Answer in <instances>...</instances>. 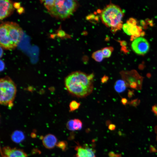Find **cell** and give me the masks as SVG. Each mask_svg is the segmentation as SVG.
<instances>
[{
	"instance_id": "1",
	"label": "cell",
	"mask_w": 157,
	"mask_h": 157,
	"mask_svg": "<svg viewBox=\"0 0 157 157\" xmlns=\"http://www.w3.org/2000/svg\"><path fill=\"white\" fill-rule=\"evenodd\" d=\"M88 75L79 71L71 72L65 79V88L74 96L80 98L87 97L94 88L93 81L89 79Z\"/></svg>"
},
{
	"instance_id": "2",
	"label": "cell",
	"mask_w": 157,
	"mask_h": 157,
	"mask_svg": "<svg viewBox=\"0 0 157 157\" xmlns=\"http://www.w3.org/2000/svg\"><path fill=\"white\" fill-rule=\"evenodd\" d=\"M23 32L17 23L11 22L2 23L0 26L1 47L7 50L15 48L19 42Z\"/></svg>"
},
{
	"instance_id": "3",
	"label": "cell",
	"mask_w": 157,
	"mask_h": 157,
	"mask_svg": "<svg viewBox=\"0 0 157 157\" xmlns=\"http://www.w3.org/2000/svg\"><path fill=\"white\" fill-rule=\"evenodd\" d=\"M124 15L119 7L110 3L102 10L100 18L103 23L110 28L112 32L114 33L122 28V19Z\"/></svg>"
},
{
	"instance_id": "4",
	"label": "cell",
	"mask_w": 157,
	"mask_h": 157,
	"mask_svg": "<svg viewBox=\"0 0 157 157\" xmlns=\"http://www.w3.org/2000/svg\"><path fill=\"white\" fill-rule=\"evenodd\" d=\"M78 3L73 0H55L53 7L48 11L56 19H65L69 17L77 9Z\"/></svg>"
},
{
	"instance_id": "5",
	"label": "cell",
	"mask_w": 157,
	"mask_h": 157,
	"mask_svg": "<svg viewBox=\"0 0 157 157\" xmlns=\"http://www.w3.org/2000/svg\"><path fill=\"white\" fill-rule=\"evenodd\" d=\"M0 103L11 107L15 98L17 89L13 81L9 77H5L0 80Z\"/></svg>"
},
{
	"instance_id": "6",
	"label": "cell",
	"mask_w": 157,
	"mask_h": 157,
	"mask_svg": "<svg viewBox=\"0 0 157 157\" xmlns=\"http://www.w3.org/2000/svg\"><path fill=\"white\" fill-rule=\"evenodd\" d=\"M137 22L133 18L129 19L126 23L123 24L122 28L127 35L131 36V40L133 41L135 38L144 35V33L142 27L136 25Z\"/></svg>"
},
{
	"instance_id": "7",
	"label": "cell",
	"mask_w": 157,
	"mask_h": 157,
	"mask_svg": "<svg viewBox=\"0 0 157 157\" xmlns=\"http://www.w3.org/2000/svg\"><path fill=\"white\" fill-rule=\"evenodd\" d=\"M133 50L136 53L143 55L147 53L149 49V44L145 38L141 37L134 40L131 44Z\"/></svg>"
},
{
	"instance_id": "8",
	"label": "cell",
	"mask_w": 157,
	"mask_h": 157,
	"mask_svg": "<svg viewBox=\"0 0 157 157\" xmlns=\"http://www.w3.org/2000/svg\"><path fill=\"white\" fill-rule=\"evenodd\" d=\"M12 1L9 0L0 1V19L2 20L10 15L14 8Z\"/></svg>"
},
{
	"instance_id": "9",
	"label": "cell",
	"mask_w": 157,
	"mask_h": 157,
	"mask_svg": "<svg viewBox=\"0 0 157 157\" xmlns=\"http://www.w3.org/2000/svg\"><path fill=\"white\" fill-rule=\"evenodd\" d=\"M2 151L3 154L8 157H28L26 154L20 149L6 146L3 148Z\"/></svg>"
},
{
	"instance_id": "10",
	"label": "cell",
	"mask_w": 157,
	"mask_h": 157,
	"mask_svg": "<svg viewBox=\"0 0 157 157\" xmlns=\"http://www.w3.org/2000/svg\"><path fill=\"white\" fill-rule=\"evenodd\" d=\"M75 149L76 151L75 157H96L93 149L86 145H78Z\"/></svg>"
},
{
	"instance_id": "11",
	"label": "cell",
	"mask_w": 157,
	"mask_h": 157,
	"mask_svg": "<svg viewBox=\"0 0 157 157\" xmlns=\"http://www.w3.org/2000/svg\"><path fill=\"white\" fill-rule=\"evenodd\" d=\"M57 140L53 135L48 134L46 135L42 139V143L44 147L46 148L51 149L56 145Z\"/></svg>"
},
{
	"instance_id": "12",
	"label": "cell",
	"mask_w": 157,
	"mask_h": 157,
	"mask_svg": "<svg viewBox=\"0 0 157 157\" xmlns=\"http://www.w3.org/2000/svg\"><path fill=\"white\" fill-rule=\"evenodd\" d=\"M66 127L68 130L70 131L79 130L82 128V123L78 119H71L67 122Z\"/></svg>"
},
{
	"instance_id": "13",
	"label": "cell",
	"mask_w": 157,
	"mask_h": 157,
	"mask_svg": "<svg viewBox=\"0 0 157 157\" xmlns=\"http://www.w3.org/2000/svg\"><path fill=\"white\" fill-rule=\"evenodd\" d=\"M11 137L13 141L17 143L22 142L25 137L23 132L19 130L14 131L12 134Z\"/></svg>"
},
{
	"instance_id": "14",
	"label": "cell",
	"mask_w": 157,
	"mask_h": 157,
	"mask_svg": "<svg viewBox=\"0 0 157 157\" xmlns=\"http://www.w3.org/2000/svg\"><path fill=\"white\" fill-rule=\"evenodd\" d=\"M114 88L115 90L118 93L123 92L126 88L125 82L123 80L119 79L117 80L115 83Z\"/></svg>"
},
{
	"instance_id": "15",
	"label": "cell",
	"mask_w": 157,
	"mask_h": 157,
	"mask_svg": "<svg viewBox=\"0 0 157 157\" xmlns=\"http://www.w3.org/2000/svg\"><path fill=\"white\" fill-rule=\"evenodd\" d=\"M92 57L95 61L100 62L102 61L104 58L102 50H99L94 52Z\"/></svg>"
},
{
	"instance_id": "16",
	"label": "cell",
	"mask_w": 157,
	"mask_h": 157,
	"mask_svg": "<svg viewBox=\"0 0 157 157\" xmlns=\"http://www.w3.org/2000/svg\"><path fill=\"white\" fill-rule=\"evenodd\" d=\"M113 48L111 47H105L102 49L104 58H109L113 50Z\"/></svg>"
},
{
	"instance_id": "17",
	"label": "cell",
	"mask_w": 157,
	"mask_h": 157,
	"mask_svg": "<svg viewBox=\"0 0 157 157\" xmlns=\"http://www.w3.org/2000/svg\"><path fill=\"white\" fill-rule=\"evenodd\" d=\"M80 105L79 102L75 100L72 101L69 104V112H72L78 109Z\"/></svg>"
},
{
	"instance_id": "18",
	"label": "cell",
	"mask_w": 157,
	"mask_h": 157,
	"mask_svg": "<svg viewBox=\"0 0 157 157\" xmlns=\"http://www.w3.org/2000/svg\"><path fill=\"white\" fill-rule=\"evenodd\" d=\"M55 0H46L41 1L43 3L44 6L48 11L53 6Z\"/></svg>"
},
{
	"instance_id": "19",
	"label": "cell",
	"mask_w": 157,
	"mask_h": 157,
	"mask_svg": "<svg viewBox=\"0 0 157 157\" xmlns=\"http://www.w3.org/2000/svg\"><path fill=\"white\" fill-rule=\"evenodd\" d=\"M56 145L63 150L65 149L66 148V144L65 142H59Z\"/></svg>"
},
{
	"instance_id": "20",
	"label": "cell",
	"mask_w": 157,
	"mask_h": 157,
	"mask_svg": "<svg viewBox=\"0 0 157 157\" xmlns=\"http://www.w3.org/2000/svg\"><path fill=\"white\" fill-rule=\"evenodd\" d=\"M109 77L104 75L101 78V82L103 83H106L107 82L109 79Z\"/></svg>"
},
{
	"instance_id": "21",
	"label": "cell",
	"mask_w": 157,
	"mask_h": 157,
	"mask_svg": "<svg viewBox=\"0 0 157 157\" xmlns=\"http://www.w3.org/2000/svg\"><path fill=\"white\" fill-rule=\"evenodd\" d=\"M58 35L60 37H63L65 36L66 33L63 31L60 30L58 32Z\"/></svg>"
},
{
	"instance_id": "22",
	"label": "cell",
	"mask_w": 157,
	"mask_h": 157,
	"mask_svg": "<svg viewBox=\"0 0 157 157\" xmlns=\"http://www.w3.org/2000/svg\"><path fill=\"white\" fill-rule=\"evenodd\" d=\"M13 5L14 8L17 9L20 7V3L19 2H15Z\"/></svg>"
},
{
	"instance_id": "23",
	"label": "cell",
	"mask_w": 157,
	"mask_h": 157,
	"mask_svg": "<svg viewBox=\"0 0 157 157\" xmlns=\"http://www.w3.org/2000/svg\"><path fill=\"white\" fill-rule=\"evenodd\" d=\"M152 110L157 116V104L152 107Z\"/></svg>"
},
{
	"instance_id": "24",
	"label": "cell",
	"mask_w": 157,
	"mask_h": 157,
	"mask_svg": "<svg viewBox=\"0 0 157 157\" xmlns=\"http://www.w3.org/2000/svg\"><path fill=\"white\" fill-rule=\"evenodd\" d=\"M24 11V9L23 7H20L17 9V12L19 14H21L23 13Z\"/></svg>"
},
{
	"instance_id": "25",
	"label": "cell",
	"mask_w": 157,
	"mask_h": 157,
	"mask_svg": "<svg viewBox=\"0 0 157 157\" xmlns=\"http://www.w3.org/2000/svg\"><path fill=\"white\" fill-rule=\"evenodd\" d=\"M1 47V46H0ZM0 57H1L3 54V51L1 47H0Z\"/></svg>"
},
{
	"instance_id": "26",
	"label": "cell",
	"mask_w": 157,
	"mask_h": 157,
	"mask_svg": "<svg viewBox=\"0 0 157 157\" xmlns=\"http://www.w3.org/2000/svg\"><path fill=\"white\" fill-rule=\"evenodd\" d=\"M155 131L156 134V138L157 140V126L155 128Z\"/></svg>"
},
{
	"instance_id": "27",
	"label": "cell",
	"mask_w": 157,
	"mask_h": 157,
	"mask_svg": "<svg viewBox=\"0 0 157 157\" xmlns=\"http://www.w3.org/2000/svg\"><path fill=\"white\" fill-rule=\"evenodd\" d=\"M1 157H8L6 156L4 154H3V155Z\"/></svg>"
}]
</instances>
